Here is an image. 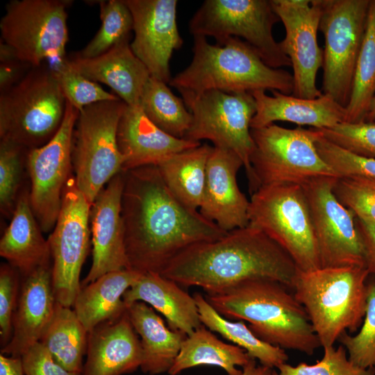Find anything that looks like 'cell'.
Masks as SVG:
<instances>
[{"label":"cell","mask_w":375,"mask_h":375,"mask_svg":"<svg viewBox=\"0 0 375 375\" xmlns=\"http://www.w3.org/2000/svg\"><path fill=\"white\" fill-rule=\"evenodd\" d=\"M123 172L121 215L130 269L160 274L188 247L228 233L176 198L157 166Z\"/></svg>","instance_id":"6da1fadb"},{"label":"cell","mask_w":375,"mask_h":375,"mask_svg":"<svg viewBox=\"0 0 375 375\" xmlns=\"http://www.w3.org/2000/svg\"><path fill=\"white\" fill-rule=\"evenodd\" d=\"M298 270L282 247L248 224L216 240L188 247L160 274L181 286H198L207 295H215L257 279L276 281L292 288Z\"/></svg>","instance_id":"7a4b0ae2"},{"label":"cell","mask_w":375,"mask_h":375,"mask_svg":"<svg viewBox=\"0 0 375 375\" xmlns=\"http://www.w3.org/2000/svg\"><path fill=\"white\" fill-rule=\"evenodd\" d=\"M280 282L257 279L219 294L206 295L228 319L247 322L261 340L312 356L321 347L303 306Z\"/></svg>","instance_id":"3957f363"},{"label":"cell","mask_w":375,"mask_h":375,"mask_svg":"<svg viewBox=\"0 0 375 375\" xmlns=\"http://www.w3.org/2000/svg\"><path fill=\"white\" fill-rule=\"evenodd\" d=\"M192 59L169 84L178 92L194 94L217 90L228 93L275 90L290 95L293 76L265 63L257 52L238 38L211 44L206 37L194 36Z\"/></svg>","instance_id":"277c9868"},{"label":"cell","mask_w":375,"mask_h":375,"mask_svg":"<svg viewBox=\"0 0 375 375\" xmlns=\"http://www.w3.org/2000/svg\"><path fill=\"white\" fill-rule=\"evenodd\" d=\"M369 275L365 265L298 270L292 289L323 349L333 347L344 332L354 333L361 326Z\"/></svg>","instance_id":"5b68a950"},{"label":"cell","mask_w":375,"mask_h":375,"mask_svg":"<svg viewBox=\"0 0 375 375\" xmlns=\"http://www.w3.org/2000/svg\"><path fill=\"white\" fill-rule=\"evenodd\" d=\"M66 99L52 68H31L0 95V138L27 149L40 147L56 134Z\"/></svg>","instance_id":"8992f818"},{"label":"cell","mask_w":375,"mask_h":375,"mask_svg":"<svg viewBox=\"0 0 375 375\" xmlns=\"http://www.w3.org/2000/svg\"><path fill=\"white\" fill-rule=\"evenodd\" d=\"M251 134L254 142L251 194L262 186L301 185L319 177H338L317 150L315 142L320 135L317 128H286L272 124L251 128Z\"/></svg>","instance_id":"52a82bcc"},{"label":"cell","mask_w":375,"mask_h":375,"mask_svg":"<svg viewBox=\"0 0 375 375\" xmlns=\"http://www.w3.org/2000/svg\"><path fill=\"white\" fill-rule=\"evenodd\" d=\"M249 224L282 247L299 270L321 267L308 203L301 185L262 186L251 194Z\"/></svg>","instance_id":"ba28073f"},{"label":"cell","mask_w":375,"mask_h":375,"mask_svg":"<svg viewBox=\"0 0 375 375\" xmlns=\"http://www.w3.org/2000/svg\"><path fill=\"white\" fill-rule=\"evenodd\" d=\"M126 107L118 99L96 103L78 112L73 135L72 167L76 184L91 206L108 182L122 172L124 158L117 136Z\"/></svg>","instance_id":"9c48e42d"},{"label":"cell","mask_w":375,"mask_h":375,"mask_svg":"<svg viewBox=\"0 0 375 375\" xmlns=\"http://www.w3.org/2000/svg\"><path fill=\"white\" fill-rule=\"evenodd\" d=\"M280 21L271 0H206L189 22L194 36L213 38L219 45L230 38H242L268 66H292L273 35Z\"/></svg>","instance_id":"30bf717a"},{"label":"cell","mask_w":375,"mask_h":375,"mask_svg":"<svg viewBox=\"0 0 375 375\" xmlns=\"http://www.w3.org/2000/svg\"><path fill=\"white\" fill-rule=\"evenodd\" d=\"M69 0H12L0 22L1 42L32 67L65 59Z\"/></svg>","instance_id":"8fae6325"},{"label":"cell","mask_w":375,"mask_h":375,"mask_svg":"<svg viewBox=\"0 0 375 375\" xmlns=\"http://www.w3.org/2000/svg\"><path fill=\"white\" fill-rule=\"evenodd\" d=\"M179 92L192 115L184 139L199 142L207 140L215 147L235 152L243 162L251 188L253 175L250 158L254 149L251 122L256 111L252 94L217 90L198 94Z\"/></svg>","instance_id":"7c38bea8"},{"label":"cell","mask_w":375,"mask_h":375,"mask_svg":"<svg viewBox=\"0 0 375 375\" xmlns=\"http://www.w3.org/2000/svg\"><path fill=\"white\" fill-rule=\"evenodd\" d=\"M324 37L322 93L347 107L370 0H318Z\"/></svg>","instance_id":"4fadbf2b"},{"label":"cell","mask_w":375,"mask_h":375,"mask_svg":"<svg viewBox=\"0 0 375 375\" xmlns=\"http://www.w3.org/2000/svg\"><path fill=\"white\" fill-rule=\"evenodd\" d=\"M91 204L70 177L60 211L47 239L53 290L58 303L72 308L81 290L80 275L90 247Z\"/></svg>","instance_id":"5bb4252c"},{"label":"cell","mask_w":375,"mask_h":375,"mask_svg":"<svg viewBox=\"0 0 375 375\" xmlns=\"http://www.w3.org/2000/svg\"><path fill=\"white\" fill-rule=\"evenodd\" d=\"M78 112L66 101L65 116L56 134L44 145L27 152L30 204L44 233L56 225L64 190L70 178L73 135Z\"/></svg>","instance_id":"9a60e30c"},{"label":"cell","mask_w":375,"mask_h":375,"mask_svg":"<svg viewBox=\"0 0 375 375\" xmlns=\"http://www.w3.org/2000/svg\"><path fill=\"white\" fill-rule=\"evenodd\" d=\"M336 178L319 177L301 185L310 209L321 267L365 265L356 216L333 193Z\"/></svg>","instance_id":"2e32d148"},{"label":"cell","mask_w":375,"mask_h":375,"mask_svg":"<svg viewBox=\"0 0 375 375\" xmlns=\"http://www.w3.org/2000/svg\"><path fill=\"white\" fill-rule=\"evenodd\" d=\"M283 24L285 35L279 42L293 68L292 95L315 99L322 95L316 84L324 53L317 42L321 10L318 0H271Z\"/></svg>","instance_id":"e0dca14e"},{"label":"cell","mask_w":375,"mask_h":375,"mask_svg":"<svg viewBox=\"0 0 375 375\" xmlns=\"http://www.w3.org/2000/svg\"><path fill=\"white\" fill-rule=\"evenodd\" d=\"M133 19V53L143 62L151 76L169 83V62L173 52L183 44L176 20V0H124Z\"/></svg>","instance_id":"ac0fdd59"},{"label":"cell","mask_w":375,"mask_h":375,"mask_svg":"<svg viewBox=\"0 0 375 375\" xmlns=\"http://www.w3.org/2000/svg\"><path fill=\"white\" fill-rule=\"evenodd\" d=\"M124 172L115 176L99 193L90 208L92 262L81 288L103 275L130 269L121 215Z\"/></svg>","instance_id":"d6986e66"},{"label":"cell","mask_w":375,"mask_h":375,"mask_svg":"<svg viewBox=\"0 0 375 375\" xmlns=\"http://www.w3.org/2000/svg\"><path fill=\"white\" fill-rule=\"evenodd\" d=\"M242 167L243 162L235 152L215 147L207 162L199 212L226 232L249 224V200L240 190L237 181V174Z\"/></svg>","instance_id":"ffe728a7"},{"label":"cell","mask_w":375,"mask_h":375,"mask_svg":"<svg viewBox=\"0 0 375 375\" xmlns=\"http://www.w3.org/2000/svg\"><path fill=\"white\" fill-rule=\"evenodd\" d=\"M21 278L12 338L1 348V353L14 357H21L40 342L58 303L52 286L51 263L40 266Z\"/></svg>","instance_id":"44dd1931"},{"label":"cell","mask_w":375,"mask_h":375,"mask_svg":"<svg viewBox=\"0 0 375 375\" xmlns=\"http://www.w3.org/2000/svg\"><path fill=\"white\" fill-rule=\"evenodd\" d=\"M117 137L124 158L122 172L158 166L169 157L201 144L165 133L146 116L140 106L126 105L119 122Z\"/></svg>","instance_id":"7402d4cb"},{"label":"cell","mask_w":375,"mask_h":375,"mask_svg":"<svg viewBox=\"0 0 375 375\" xmlns=\"http://www.w3.org/2000/svg\"><path fill=\"white\" fill-rule=\"evenodd\" d=\"M86 356L82 375H124L140 368V340L127 311L88 332Z\"/></svg>","instance_id":"603a6c76"},{"label":"cell","mask_w":375,"mask_h":375,"mask_svg":"<svg viewBox=\"0 0 375 375\" xmlns=\"http://www.w3.org/2000/svg\"><path fill=\"white\" fill-rule=\"evenodd\" d=\"M67 60L84 76L110 88L127 106H140L142 91L151 74L132 51L129 39L98 56L85 58L74 54Z\"/></svg>","instance_id":"cb8c5ba5"},{"label":"cell","mask_w":375,"mask_h":375,"mask_svg":"<svg viewBox=\"0 0 375 375\" xmlns=\"http://www.w3.org/2000/svg\"><path fill=\"white\" fill-rule=\"evenodd\" d=\"M272 93V96L267 95L264 90L251 93L256 105L251 128L283 121L322 129L346 121V108L329 95L322 94L315 99H304L275 90Z\"/></svg>","instance_id":"d4e9b609"},{"label":"cell","mask_w":375,"mask_h":375,"mask_svg":"<svg viewBox=\"0 0 375 375\" xmlns=\"http://www.w3.org/2000/svg\"><path fill=\"white\" fill-rule=\"evenodd\" d=\"M123 300L126 307L136 301L151 305L165 317L172 330L187 336L203 325L194 297L158 273L141 274L126 291Z\"/></svg>","instance_id":"484cf974"},{"label":"cell","mask_w":375,"mask_h":375,"mask_svg":"<svg viewBox=\"0 0 375 375\" xmlns=\"http://www.w3.org/2000/svg\"><path fill=\"white\" fill-rule=\"evenodd\" d=\"M11 221L0 240V256L24 276L51 263L49 245L33 212L29 192L18 197Z\"/></svg>","instance_id":"4316f807"},{"label":"cell","mask_w":375,"mask_h":375,"mask_svg":"<svg viewBox=\"0 0 375 375\" xmlns=\"http://www.w3.org/2000/svg\"><path fill=\"white\" fill-rule=\"evenodd\" d=\"M127 312L140 338L141 370L150 375L168 372L187 335L167 327L161 317L144 302L131 303L127 307Z\"/></svg>","instance_id":"83f0119b"},{"label":"cell","mask_w":375,"mask_h":375,"mask_svg":"<svg viewBox=\"0 0 375 375\" xmlns=\"http://www.w3.org/2000/svg\"><path fill=\"white\" fill-rule=\"evenodd\" d=\"M140 274L131 269L112 272L81 288L72 308L88 332L127 311L123 296Z\"/></svg>","instance_id":"f1b7e54d"},{"label":"cell","mask_w":375,"mask_h":375,"mask_svg":"<svg viewBox=\"0 0 375 375\" xmlns=\"http://www.w3.org/2000/svg\"><path fill=\"white\" fill-rule=\"evenodd\" d=\"M210 330L202 325L182 343L180 351L169 372L177 375L182 371L201 365L222 367L228 375H242L244 367L252 358L240 347L218 339Z\"/></svg>","instance_id":"f546056e"},{"label":"cell","mask_w":375,"mask_h":375,"mask_svg":"<svg viewBox=\"0 0 375 375\" xmlns=\"http://www.w3.org/2000/svg\"><path fill=\"white\" fill-rule=\"evenodd\" d=\"M213 147L208 144L177 153L157 167L171 192L187 207L198 210L206 176V166Z\"/></svg>","instance_id":"4dcf8cb0"},{"label":"cell","mask_w":375,"mask_h":375,"mask_svg":"<svg viewBox=\"0 0 375 375\" xmlns=\"http://www.w3.org/2000/svg\"><path fill=\"white\" fill-rule=\"evenodd\" d=\"M88 332L73 308L57 303L54 315L40 343L67 370L83 373Z\"/></svg>","instance_id":"1f68e13d"},{"label":"cell","mask_w":375,"mask_h":375,"mask_svg":"<svg viewBox=\"0 0 375 375\" xmlns=\"http://www.w3.org/2000/svg\"><path fill=\"white\" fill-rule=\"evenodd\" d=\"M193 297L201 322L209 330L243 349L251 358L258 360L261 365L277 369L286 363L288 356L283 349L259 339L243 321L232 322L222 316L201 294L196 292Z\"/></svg>","instance_id":"d6a6232c"},{"label":"cell","mask_w":375,"mask_h":375,"mask_svg":"<svg viewBox=\"0 0 375 375\" xmlns=\"http://www.w3.org/2000/svg\"><path fill=\"white\" fill-rule=\"evenodd\" d=\"M167 83L151 76L142 91L140 106L158 128L177 138H184L192 115L183 99L174 94Z\"/></svg>","instance_id":"836d02e7"},{"label":"cell","mask_w":375,"mask_h":375,"mask_svg":"<svg viewBox=\"0 0 375 375\" xmlns=\"http://www.w3.org/2000/svg\"><path fill=\"white\" fill-rule=\"evenodd\" d=\"M375 94V0H370L364 38L351 92L346 107L347 122H365Z\"/></svg>","instance_id":"e575fe53"},{"label":"cell","mask_w":375,"mask_h":375,"mask_svg":"<svg viewBox=\"0 0 375 375\" xmlns=\"http://www.w3.org/2000/svg\"><path fill=\"white\" fill-rule=\"evenodd\" d=\"M101 26L94 38L76 56L90 58L101 55L129 39L133 29L131 12L124 0L98 1Z\"/></svg>","instance_id":"d590c367"},{"label":"cell","mask_w":375,"mask_h":375,"mask_svg":"<svg viewBox=\"0 0 375 375\" xmlns=\"http://www.w3.org/2000/svg\"><path fill=\"white\" fill-rule=\"evenodd\" d=\"M63 95L79 112L96 103L120 99L113 92L104 90L99 83L84 76L68 63L67 57L53 67Z\"/></svg>","instance_id":"8d00e7d4"},{"label":"cell","mask_w":375,"mask_h":375,"mask_svg":"<svg viewBox=\"0 0 375 375\" xmlns=\"http://www.w3.org/2000/svg\"><path fill=\"white\" fill-rule=\"evenodd\" d=\"M338 340L351 362L359 367L375 370V281L367 283L366 310L360 331L355 335L345 331Z\"/></svg>","instance_id":"74e56055"},{"label":"cell","mask_w":375,"mask_h":375,"mask_svg":"<svg viewBox=\"0 0 375 375\" xmlns=\"http://www.w3.org/2000/svg\"><path fill=\"white\" fill-rule=\"evenodd\" d=\"M28 149L9 141L0 142V206L4 215L11 216L18 197L22 165Z\"/></svg>","instance_id":"f35d334b"},{"label":"cell","mask_w":375,"mask_h":375,"mask_svg":"<svg viewBox=\"0 0 375 375\" xmlns=\"http://www.w3.org/2000/svg\"><path fill=\"white\" fill-rule=\"evenodd\" d=\"M277 370L272 369L269 375H375L374 369H363L351 362L342 344L324 348L322 358L315 364L301 362L292 366L284 363Z\"/></svg>","instance_id":"ab89813d"},{"label":"cell","mask_w":375,"mask_h":375,"mask_svg":"<svg viewBox=\"0 0 375 375\" xmlns=\"http://www.w3.org/2000/svg\"><path fill=\"white\" fill-rule=\"evenodd\" d=\"M333 193L356 217L375 222V179L360 176L336 178Z\"/></svg>","instance_id":"60d3db41"},{"label":"cell","mask_w":375,"mask_h":375,"mask_svg":"<svg viewBox=\"0 0 375 375\" xmlns=\"http://www.w3.org/2000/svg\"><path fill=\"white\" fill-rule=\"evenodd\" d=\"M322 136L354 154L375 158V124L367 122H343L318 129Z\"/></svg>","instance_id":"b9f144b4"},{"label":"cell","mask_w":375,"mask_h":375,"mask_svg":"<svg viewBox=\"0 0 375 375\" xmlns=\"http://www.w3.org/2000/svg\"><path fill=\"white\" fill-rule=\"evenodd\" d=\"M315 145L322 160L338 177L360 176L375 179V158L348 151L324 138L321 132Z\"/></svg>","instance_id":"7bdbcfd3"},{"label":"cell","mask_w":375,"mask_h":375,"mask_svg":"<svg viewBox=\"0 0 375 375\" xmlns=\"http://www.w3.org/2000/svg\"><path fill=\"white\" fill-rule=\"evenodd\" d=\"M21 274L8 263L0 267V344L6 345L12 335V319L21 287Z\"/></svg>","instance_id":"ee69618b"},{"label":"cell","mask_w":375,"mask_h":375,"mask_svg":"<svg viewBox=\"0 0 375 375\" xmlns=\"http://www.w3.org/2000/svg\"><path fill=\"white\" fill-rule=\"evenodd\" d=\"M21 358L24 375H82L62 367L40 342L32 346Z\"/></svg>","instance_id":"f6af8a7d"},{"label":"cell","mask_w":375,"mask_h":375,"mask_svg":"<svg viewBox=\"0 0 375 375\" xmlns=\"http://www.w3.org/2000/svg\"><path fill=\"white\" fill-rule=\"evenodd\" d=\"M356 226L363 247L365 266L375 276V222L356 217Z\"/></svg>","instance_id":"bcb514c9"},{"label":"cell","mask_w":375,"mask_h":375,"mask_svg":"<svg viewBox=\"0 0 375 375\" xmlns=\"http://www.w3.org/2000/svg\"><path fill=\"white\" fill-rule=\"evenodd\" d=\"M32 67L17 58L1 62L0 90L3 92L17 83Z\"/></svg>","instance_id":"7dc6e473"},{"label":"cell","mask_w":375,"mask_h":375,"mask_svg":"<svg viewBox=\"0 0 375 375\" xmlns=\"http://www.w3.org/2000/svg\"><path fill=\"white\" fill-rule=\"evenodd\" d=\"M0 375H24L22 358L1 353Z\"/></svg>","instance_id":"c3c4849f"},{"label":"cell","mask_w":375,"mask_h":375,"mask_svg":"<svg viewBox=\"0 0 375 375\" xmlns=\"http://www.w3.org/2000/svg\"><path fill=\"white\" fill-rule=\"evenodd\" d=\"M272 369L263 365L257 366L256 360L251 359L243 367L242 375H269Z\"/></svg>","instance_id":"681fc988"},{"label":"cell","mask_w":375,"mask_h":375,"mask_svg":"<svg viewBox=\"0 0 375 375\" xmlns=\"http://www.w3.org/2000/svg\"><path fill=\"white\" fill-rule=\"evenodd\" d=\"M365 122L375 124V94L370 103Z\"/></svg>","instance_id":"f907efd6"}]
</instances>
